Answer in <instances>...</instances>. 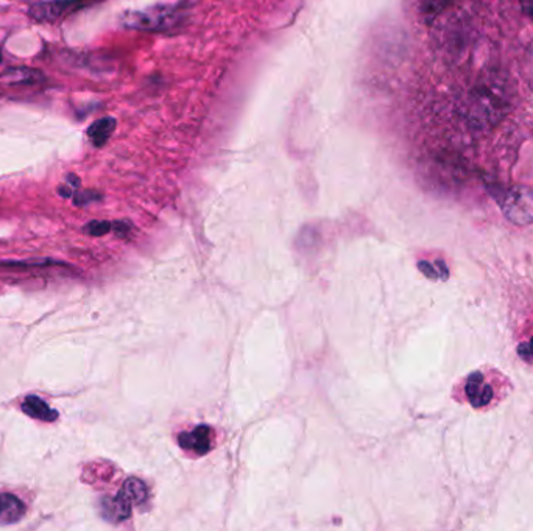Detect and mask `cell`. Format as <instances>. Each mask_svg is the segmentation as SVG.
Listing matches in <instances>:
<instances>
[{"label":"cell","mask_w":533,"mask_h":531,"mask_svg":"<svg viewBox=\"0 0 533 531\" xmlns=\"http://www.w3.org/2000/svg\"><path fill=\"white\" fill-rule=\"evenodd\" d=\"M510 103L504 86L483 83L474 88L466 101V119L476 128H491L504 119Z\"/></svg>","instance_id":"6da1fadb"},{"label":"cell","mask_w":533,"mask_h":531,"mask_svg":"<svg viewBox=\"0 0 533 531\" xmlns=\"http://www.w3.org/2000/svg\"><path fill=\"white\" fill-rule=\"evenodd\" d=\"M184 13L178 5H153L144 10L127 11L122 23L127 28L140 31H167L181 22Z\"/></svg>","instance_id":"7a4b0ae2"},{"label":"cell","mask_w":533,"mask_h":531,"mask_svg":"<svg viewBox=\"0 0 533 531\" xmlns=\"http://www.w3.org/2000/svg\"><path fill=\"white\" fill-rule=\"evenodd\" d=\"M503 212L507 220L515 224H530L533 222V190L524 185L512 187L503 200Z\"/></svg>","instance_id":"3957f363"},{"label":"cell","mask_w":533,"mask_h":531,"mask_svg":"<svg viewBox=\"0 0 533 531\" xmlns=\"http://www.w3.org/2000/svg\"><path fill=\"white\" fill-rule=\"evenodd\" d=\"M94 2H97V0H55V2L38 4L30 10V16L36 21H55L66 13L77 11Z\"/></svg>","instance_id":"277c9868"},{"label":"cell","mask_w":533,"mask_h":531,"mask_svg":"<svg viewBox=\"0 0 533 531\" xmlns=\"http://www.w3.org/2000/svg\"><path fill=\"white\" fill-rule=\"evenodd\" d=\"M466 396L469 404L474 409H481L488 405L493 399V388L481 372H474L468 377L466 382Z\"/></svg>","instance_id":"5b68a950"},{"label":"cell","mask_w":533,"mask_h":531,"mask_svg":"<svg viewBox=\"0 0 533 531\" xmlns=\"http://www.w3.org/2000/svg\"><path fill=\"white\" fill-rule=\"evenodd\" d=\"M181 447L193 450L195 454H206L211 447V428L206 426L195 427L192 432L181 433L178 438Z\"/></svg>","instance_id":"8992f818"},{"label":"cell","mask_w":533,"mask_h":531,"mask_svg":"<svg viewBox=\"0 0 533 531\" xmlns=\"http://www.w3.org/2000/svg\"><path fill=\"white\" fill-rule=\"evenodd\" d=\"M26 513L23 505L18 497L13 494H0V525H11L19 522Z\"/></svg>","instance_id":"52a82bcc"},{"label":"cell","mask_w":533,"mask_h":531,"mask_svg":"<svg viewBox=\"0 0 533 531\" xmlns=\"http://www.w3.org/2000/svg\"><path fill=\"white\" fill-rule=\"evenodd\" d=\"M101 510H103V516L108 520L120 522L130 518L131 503L119 493L114 498H105L101 503Z\"/></svg>","instance_id":"ba28073f"},{"label":"cell","mask_w":533,"mask_h":531,"mask_svg":"<svg viewBox=\"0 0 533 531\" xmlns=\"http://www.w3.org/2000/svg\"><path fill=\"white\" fill-rule=\"evenodd\" d=\"M22 411H26L31 418L47 421V423H52V421L58 418V413L52 410L49 405L38 396H28L22 404Z\"/></svg>","instance_id":"9c48e42d"},{"label":"cell","mask_w":533,"mask_h":531,"mask_svg":"<svg viewBox=\"0 0 533 531\" xmlns=\"http://www.w3.org/2000/svg\"><path fill=\"white\" fill-rule=\"evenodd\" d=\"M114 130H116V120L113 119V117H103V119H99L97 122H94L91 125L88 130V136L94 145L101 147L108 142V139L111 137Z\"/></svg>","instance_id":"30bf717a"},{"label":"cell","mask_w":533,"mask_h":531,"mask_svg":"<svg viewBox=\"0 0 533 531\" xmlns=\"http://www.w3.org/2000/svg\"><path fill=\"white\" fill-rule=\"evenodd\" d=\"M120 494L127 498L131 505H140L145 502L148 491H147V486L140 480L128 479L122 486Z\"/></svg>","instance_id":"8fae6325"},{"label":"cell","mask_w":533,"mask_h":531,"mask_svg":"<svg viewBox=\"0 0 533 531\" xmlns=\"http://www.w3.org/2000/svg\"><path fill=\"white\" fill-rule=\"evenodd\" d=\"M449 4V0H425L422 2V13H425L426 18H434L442 10H444V6Z\"/></svg>","instance_id":"7c38bea8"},{"label":"cell","mask_w":533,"mask_h":531,"mask_svg":"<svg viewBox=\"0 0 533 531\" xmlns=\"http://www.w3.org/2000/svg\"><path fill=\"white\" fill-rule=\"evenodd\" d=\"M86 229H88L92 236H101V234H106L109 229H111V224L105 222H94L88 224V228Z\"/></svg>","instance_id":"4fadbf2b"},{"label":"cell","mask_w":533,"mask_h":531,"mask_svg":"<svg viewBox=\"0 0 533 531\" xmlns=\"http://www.w3.org/2000/svg\"><path fill=\"white\" fill-rule=\"evenodd\" d=\"M518 353L522 357H532L533 358V338L529 343H524L518 348Z\"/></svg>","instance_id":"5bb4252c"},{"label":"cell","mask_w":533,"mask_h":531,"mask_svg":"<svg viewBox=\"0 0 533 531\" xmlns=\"http://www.w3.org/2000/svg\"><path fill=\"white\" fill-rule=\"evenodd\" d=\"M521 6H522V11L533 21V0H521Z\"/></svg>","instance_id":"9a60e30c"},{"label":"cell","mask_w":533,"mask_h":531,"mask_svg":"<svg viewBox=\"0 0 533 531\" xmlns=\"http://www.w3.org/2000/svg\"><path fill=\"white\" fill-rule=\"evenodd\" d=\"M0 61H2V50H0Z\"/></svg>","instance_id":"2e32d148"}]
</instances>
